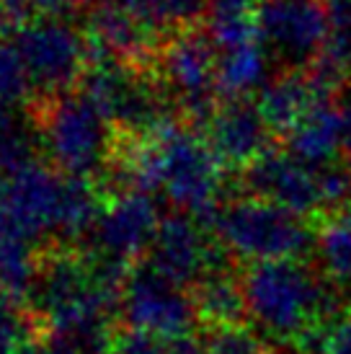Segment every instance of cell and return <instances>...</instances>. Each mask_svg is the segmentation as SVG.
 <instances>
[{"label": "cell", "mask_w": 351, "mask_h": 354, "mask_svg": "<svg viewBox=\"0 0 351 354\" xmlns=\"http://www.w3.org/2000/svg\"><path fill=\"white\" fill-rule=\"evenodd\" d=\"M341 117H343V153H346V163L351 166V86L341 96Z\"/></svg>", "instance_id": "cell-30"}, {"label": "cell", "mask_w": 351, "mask_h": 354, "mask_svg": "<svg viewBox=\"0 0 351 354\" xmlns=\"http://www.w3.org/2000/svg\"><path fill=\"white\" fill-rule=\"evenodd\" d=\"M312 254L325 279L336 287L351 285V205L331 209L315 220Z\"/></svg>", "instance_id": "cell-19"}, {"label": "cell", "mask_w": 351, "mask_h": 354, "mask_svg": "<svg viewBox=\"0 0 351 354\" xmlns=\"http://www.w3.org/2000/svg\"><path fill=\"white\" fill-rule=\"evenodd\" d=\"M256 0H212L207 10V31L217 50H227L258 37Z\"/></svg>", "instance_id": "cell-23"}, {"label": "cell", "mask_w": 351, "mask_h": 354, "mask_svg": "<svg viewBox=\"0 0 351 354\" xmlns=\"http://www.w3.org/2000/svg\"><path fill=\"white\" fill-rule=\"evenodd\" d=\"M127 266L101 256L52 251L41 259L31 305L52 334L68 336L88 354H106L108 324L122 303Z\"/></svg>", "instance_id": "cell-1"}, {"label": "cell", "mask_w": 351, "mask_h": 354, "mask_svg": "<svg viewBox=\"0 0 351 354\" xmlns=\"http://www.w3.org/2000/svg\"><path fill=\"white\" fill-rule=\"evenodd\" d=\"M10 354H88V352H83L75 342H70L68 336H59L49 331V334L34 336V339H23Z\"/></svg>", "instance_id": "cell-29"}, {"label": "cell", "mask_w": 351, "mask_h": 354, "mask_svg": "<svg viewBox=\"0 0 351 354\" xmlns=\"http://www.w3.org/2000/svg\"><path fill=\"white\" fill-rule=\"evenodd\" d=\"M101 205L88 178L31 160L0 178V233L37 243L41 238H78L96 223Z\"/></svg>", "instance_id": "cell-3"}, {"label": "cell", "mask_w": 351, "mask_h": 354, "mask_svg": "<svg viewBox=\"0 0 351 354\" xmlns=\"http://www.w3.org/2000/svg\"><path fill=\"white\" fill-rule=\"evenodd\" d=\"M325 96L315 80L310 78L307 68L305 70H284L276 78L266 80L258 93V109L266 117L274 135H287L300 119L310 111L318 101H325Z\"/></svg>", "instance_id": "cell-16"}, {"label": "cell", "mask_w": 351, "mask_h": 354, "mask_svg": "<svg viewBox=\"0 0 351 354\" xmlns=\"http://www.w3.org/2000/svg\"><path fill=\"white\" fill-rule=\"evenodd\" d=\"M225 256L230 254L225 251L215 230H207L202 217L181 209L160 220L147 264L178 285L194 287L212 269L225 266Z\"/></svg>", "instance_id": "cell-12"}, {"label": "cell", "mask_w": 351, "mask_h": 354, "mask_svg": "<svg viewBox=\"0 0 351 354\" xmlns=\"http://www.w3.org/2000/svg\"><path fill=\"white\" fill-rule=\"evenodd\" d=\"M106 354H171V342L129 326L124 334L111 339Z\"/></svg>", "instance_id": "cell-27"}, {"label": "cell", "mask_w": 351, "mask_h": 354, "mask_svg": "<svg viewBox=\"0 0 351 354\" xmlns=\"http://www.w3.org/2000/svg\"><path fill=\"white\" fill-rule=\"evenodd\" d=\"M153 34H178L205 19V0H127Z\"/></svg>", "instance_id": "cell-25"}, {"label": "cell", "mask_w": 351, "mask_h": 354, "mask_svg": "<svg viewBox=\"0 0 351 354\" xmlns=\"http://www.w3.org/2000/svg\"><path fill=\"white\" fill-rule=\"evenodd\" d=\"M269 50L261 39H251L235 44L227 50H217V80L225 99H238L248 91L266 83L269 68Z\"/></svg>", "instance_id": "cell-21"}, {"label": "cell", "mask_w": 351, "mask_h": 354, "mask_svg": "<svg viewBox=\"0 0 351 354\" xmlns=\"http://www.w3.org/2000/svg\"><path fill=\"white\" fill-rule=\"evenodd\" d=\"M119 181L137 192H158L178 209L205 220L220 209L225 163L207 135L168 124L147 138H132V148L119 160Z\"/></svg>", "instance_id": "cell-2"}, {"label": "cell", "mask_w": 351, "mask_h": 354, "mask_svg": "<svg viewBox=\"0 0 351 354\" xmlns=\"http://www.w3.org/2000/svg\"><path fill=\"white\" fill-rule=\"evenodd\" d=\"M287 148L310 163H328L343 150V117L341 106L333 99L318 101L315 106L284 135Z\"/></svg>", "instance_id": "cell-18"}, {"label": "cell", "mask_w": 351, "mask_h": 354, "mask_svg": "<svg viewBox=\"0 0 351 354\" xmlns=\"http://www.w3.org/2000/svg\"><path fill=\"white\" fill-rule=\"evenodd\" d=\"M108 122L86 93L52 96L39 114L41 150L62 174L93 178L114 160V135Z\"/></svg>", "instance_id": "cell-6"}, {"label": "cell", "mask_w": 351, "mask_h": 354, "mask_svg": "<svg viewBox=\"0 0 351 354\" xmlns=\"http://www.w3.org/2000/svg\"><path fill=\"white\" fill-rule=\"evenodd\" d=\"M171 354H207L205 344L194 342L191 336H184V339H173L171 342Z\"/></svg>", "instance_id": "cell-31"}, {"label": "cell", "mask_w": 351, "mask_h": 354, "mask_svg": "<svg viewBox=\"0 0 351 354\" xmlns=\"http://www.w3.org/2000/svg\"><path fill=\"white\" fill-rule=\"evenodd\" d=\"M83 93L111 122L114 129H124L129 138H147L173 124L176 101L160 78H147L135 62L96 59L83 75Z\"/></svg>", "instance_id": "cell-7"}, {"label": "cell", "mask_w": 351, "mask_h": 354, "mask_svg": "<svg viewBox=\"0 0 351 354\" xmlns=\"http://www.w3.org/2000/svg\"><path fill=\"white\" fill-rule=\"evenodd\" d=\"M119 310L127 326L155 334L166 342L191 336V328L199 318L194 295H186L184 285L160 274L153 264L140 266L127 274Z\"/></svg>", "instance_id": "cell-10"}, {"label": "cell", "mask_w": 351, "mask_h": 354, "mask_svg": "<svg viewBox=\"0 0 351 354\" xmlns=\"http://www.w3.org/2000/svg\"><path fill=\"white\" fill-rule=\"evenodd\" d=\"M207 140L227 168H248L269 150L274 129L269 127L258 104L245 96L227 99L207 117Z\"/></svg>", "instance_id": "cell-14"}, {"label": "cell", "mask_w": 351, "mask_h": 354, "mask_svg": "<svg viewBox=\"0 0 351 354\" xmlns=\"http://www.w3.org/2000/svg\"><path fill=\"white\" fill-rule=\"evenodd\" d=\"M160 83L166 86L176 106L196 122H207L215 111L220 93L217 80V47L209 31L186 29L171 34L160 50Z\"/></svg>", "instance_id": "cell-9"}, {"label": "cell", "mask_w": 351, "mask_h": 354, "mask_svg": "<svg viewBox=\"0 0 351 354\" xmlns=\"http://www.w3.org/2000/svg\"><path fill=\"white\" fill-rule=\"evenodd\" d=\"M294 346L303 354H351V313H336L307 328Z\"/></svg>", "instance_id": "cell-26"}, {"label": "cell", "mask_w": 351, "mask_h": 354, "mask_svg": "<svg viewBox=\"0 0 351 354\" xmlns=\"http://www.w3.org/2000/svg\"><path fill=\"white\" fill-rule=\"evenodd\" d=\"M194 305L199 318L215 326H235L248 318L243 279H235L225 266H217L194 285Z\"/></svg>", "instance_id": "cell-20"}, {"label": "cell", "mask_w": 351, "mask_h": 354, "mask_svg": "<svg viewBox=\"0 0 351 354\" xmlns=\"http://www.w3.org/2000/svg\"><path fill=\"white\" fill-rule=\"evenodd\" d=\"M13 44L29 70L34 93L59 96L86 75L91 47L59 13H39L16 24Z\"/></svg>", "instance_id": "cell-8"}, {"label": "cell", "mask_w": 351, "mask_h": 354, "mask_svg": "<svg viewBox=\"0 0 351 354\" xmlns=\"http://www.w3.org/2000/svg\"><path fill=\"white\" fill-rule=\"evenodd\" d=\"M209 223L225 251L251 264L269 259H305L315 243V230L307 225V217L256 194L227 202Z\"/></svg>", "instance_id": "cell-5"}, {"label": "cell", "mask_w": 351, "mask_h": 354, "mask_svg": "<svg viewBox=\"0 0 351 354\" xmlns=\"http://www.w3.org/2000/svg\"><path fill=\"white\" fill-rule=\"evenodd\" d=\"M39 264L41 261L34 254L31 241L0 233V285L16 300H29L39 274Z\"/></svg>", "instance_id": "cell-24"}, {"label": "cell", "mask_w": 351, "mask_h": 354, "mask_svg": "<svg viewBox=\"0 0 351 354\" xmlns=\"http://www.w3.org/2000/svg\"><path fill=\"white\" fill-rule=\"evenodd\" d=\"M37 148H41L39 119L26 117L19 104L0 101V171H13L37 160Z\"/></svg>", "instance_id": "cell-22"}, {"label": "cell", "mask_w": 351, "mask_h": 354, "mask_svg": "<svg viewBox=\"0 0 351 354\" xmlns=\"http://www.w3.org/2000/svg\"><path fill=\"white\" fill-rule=\"evenodd\" d=\"M0 16H3V13H0Z\"/></svg>", "instance_id": "cell-32"}, {"label": "cell", "mask_w": 351, "mask_h": 354, "mask_svg": "<svg viewBox=\"0 0 351 354\" xmlns=\"http://www.w3.org/2000/svg\"><path fill=\"white\" fill-rule=\"evenodd\" d=\"M155 34L147 29L129 3L108 0L98 3L88 16V47L93 59L142 62L150 57Z\"/></svg>", "instance_id": "cell-15"}, {"label": "cell", "mask_w": 351, "mask_h": 354, "mask_svg": "<svg viewBox=\"0 0 351 354\" xmlns=\"http://www.w3.org/2000/svg\"><path fill=\"white\" fill-rule=\"evenodd\" d=\"M16 303L19 300L0 285V354H10L26 339L23 321H21L19 310H16Z\"/></svg>", "instance_id": "cell-28"}, {"label": "cell", "mask_w": 351, "mask_h": 354, "mask_svg": "<svg viewBox=\"0 0 351 354\" xmlns=\"http://www.w3.org/2000/svg\"><path fill=\"white\" fill-rule=\"evenodd\" d=\"M328 34L307 73L325 96H336L351 78V0H325Z\"/></svg>", "instance_id": "cell-17"}, {"label": "cell", "mask_w": 351, "mask_h": 354, "mask_svg": "<svg viewBox=\"0 0 351 354\" xmlns=\"http://www.w3.org/2000/svg\"><path fill=\"white\" fill-rule=\"evenodd\" d=\"M256 24L263 47L284 70H305L323 50L328 8L325 0H258Z\"/></svg>", "instance_id": "cell-11"}, {"label": "cell", "mask_w": 351, "mask_h": 354, "mask_svg": "<svg viewBox=\"0 0 351 354\" xmlns=\"http://www.w3.org/2000/svg\"><path fill=\"white\" fill-rule=\"evenodd\" d=\"M240 279L248 318L269 339L294 344L307 328L336 315V295L305 259L254 261Z\"/></svg>", "instance_id": "cell-4"}, {"label": "cell", "mask_w": 351, "mask_h": 354, "mask_svg": "<svg viewBox=\"0 0 351 354\" xmlns=\"http://www.w3.org/2000/svg\"><path fill=\"white\" fill-rule=\"evenodd\" d=\"M160 220L163 217L158 215L153 194L137 189L119 192L98 212L96 223L91 227L93 254L119 266H127L142 251H150Z\"/></svg>", "instance_id": "cell-13"}]
</instances>
